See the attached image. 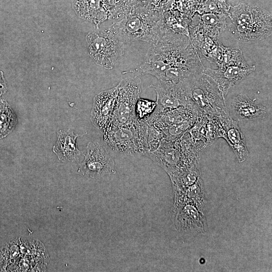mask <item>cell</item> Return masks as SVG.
Returning <instances> with one entry per match:
<instances>
[{"mask_svg":"<svg viewBox=\"0 0 272 272\" xmlns=\"http://www.w3.org/2000/svg\"><path fill=\"white\" fill-rule=\"evenodd\" d=\"M162 168L168 174L180 169L200 168L184 154L178 140L169 142L162 140L155 150L145 154Z\"/></svg>","mask_w":272,"mask_h":272,"instance_id":"9c48e42d","label":"cell"},{"mask_svg":"<svg viewBox=\"0 0 272 272\" xmlns=\"http://www.w3.org/2000/svg\"><path fill=\"white\" fill-rule=\"evenodd\" d=\"M175 222L178 228L184 231L195 230L202 232L205 229L203 214L194 206L184 203L176 206Z\"/></svg>","mask_w":272,"mask_h":272,"instance_id":"2e32d148","label":"cell"},{"mask_svg":"<svg viewBox=\"0 0 272 272\" xmlns=\"http://www.w3.org/2000/svg\"><path fill=\"white\" fill-rule=\"evenodd\" d=\"M215 63L218 66L217 69L205 67L203 73L215 81L225 97L231 88L255 70V65L246 63L241 49L225 47L221 43Z\"/></svg>","mask_w":272,"mask_h":272,"instance_id":"5b68a950","label":"cell"},{"mask_svg":"<svg viewBox=\"0 0 272 272\" xmlns=\"http://www.w3.org/2000/svg\"><path fill=\"white\" fill-rule=\"evenodd\" d=\"M189 100L198 114L210 117H219L229 112L225 97L217 83L202 73L184 87Z\"/></svg>","mask_w":272,"mask_h":272,"instance_id":"8992f818","label":"cell"},{"mask_svg":"<svg viewBox=\"0 0 272 272\" xmlns=\"http://www.w3.org/2000/svg\"><path fill=\"white\" fill-rule=\"evenodd\" d=\"M109 29L124 43L142 41L152 44L163 35L166 27L162 13L140 5Z\"/></svg>","mask_w":272,"mask_h":272,"instance_id":"7a4b0ae2","label":"cell"},{"mask_svg":"<svg viewBox=\"0 0 272 272\" xmlns=\"http://www.w3.org/2000/svg\"><path fill=\"white\" fill-rule=\"evenodd\" d=\"M117 91V86L99 93L94 98L90 119L102 133L110 126Z\"/></svg>","mask_w":272,"mask_h":272,"instance_id":"7c38bea8","label":"cell"},{"mask_svg":"<svg viewBox=\"0 0 272 272\" xmlns=\"http://www.w3.org/2000/svg\"><path fill=\"white\" fill-rule=\"evenodd\" d=\"M202 65L190 38L175 33L166 28L163 35L150 44L143 63L123 73L150 75L160 80L165 73L172 68Z\"/></svg>","mask_w":272,"mask_h":272,"instance_id":"6da1fadb","label":"cell"},{"mask_svg":"<svg viewBox=\"0 0 272 272\" xmlns=\"http://www.w3.org/2000/svg\"><path fill=\"white\" fill-rule=\"evenodd\" d=\"M156 106V102L140 98L135 108L137 120L139 121H147L154 112Z\"/></svg>","mask_w":272,"mask_h":272,"instance_id":"44dd1931","label":"cell"},{"mask_svg":"<svg viewBox=\"0 0 272 272\" xmlns=\"http://www.w3.org/2000/svg\"><path fill=\"white\" fill-rule=\"evenodd\" d=\"M86 40L91 56L106 69H113L124 53V43L109 29L91 32Z\"/></svg>","mask_w":272,"mask_h":272,"instance_id":"ba28073f","label":"cell"},{"mask_svg":"<svg viewBox=\"0 0 272 272\" xmlns=\"http://www.w3.org/2000/svg\"><path fill=\"white\" fill-rule=\"evenodd\" d=\"M231 105L235 114L241 119H262L266 114L265 107L244 94H239L235 97Z\"/></svg>","mask_w":272,"mask_h":272,"instance_id":"e0dca14e","label":"cell"},{"mask_svg":"<svg viewBox=\"0 0 272 272\" xmlns=\"http://www.w3.org/2000/svg\"><path fill=\"white\" fill-rule=\"evenodd\" d=\"M72 5L79 17L97 26L109 19L104 0H72Z\"/></svg>","mask_w":272,"mask_h":272,"instance_id":"5bb4252c","label":"cell"},{"mask_svg":"<svg viewBox=\"0 0 272 272\" xmlns=\"http://www.w3.org/2000/svg\"><path fill=\"white\" fill-rule=\"evenodd\" d=\"M232 7L230 0H200L197 12L228 15Z\"/></svg>","mask_w":272,"mask_h":272,"instance_id":"ffe728a7","label":"cell"},{"mask_svg":"<svg viewBox=\"0 0 272 272\" xmlns=\"http://www.w3.org/2000/svg\"><path fill=\"white\" fill-rule=\"evenodd\" d=\"M141 85V80L137 76L124 78L117 85L111 122L107 130L114 127L131 124L138 121L135 108L140 98Z\"/></svg>","mask_w":272,"mask_h":272,"instance_id":"52a82bcc","label":"cell"},{"mask_svg":"<svg viewBox=\"0 0 272 272\" xmlns=\"http://www.w3.org/2000/svg\"><path fill=\"white\" fill-rule=\"evenodd\" d=\"M224 129L223 138L226 140L240 163L244 162L248 158L249 152L245 137L238 123L234 120L229 112L217 117Z\"/></svg>","mask_w":272,"mask_h":272,"instance_id":"4fadbf2b","label":"cell"},{"mask_svg":"<svg viewBox=\"0 0 272 272\" xmlns=\"http://www.w3.org/2000/svg\"><path fill=\"white\" fill-rule=\"evenodd\" d=\"M17 119L11 106L5 100H0V140L15 128Z\"/></svg>","mask_w":272,"mask_h":272,"instance_id":"d6986e66","label":"cell"},{"mask_svg":"<svg viewBox=\"0 0 272 272\" xmlns=\"http://www.w3.org/2000/svg\"><path fill=\"white\" fill-rule=\"evenodd\" d=\"M109 12V19L117 21L135 7L142 5L141 0H104Z\"/></svg>","mask_w":272,"mask_h":272,"instance_id":"ac0fdd59","label":"cell"},{"mask_svg":"<svg viewBox=\"0 0 272 272\" xmlns=\"http://www.w3.org/2000/svg\"><path fill=\"white\" fill-rule=\"evenodd\" d=\"M72 130H60L57 133V141L53 151L61 161L78 162L83 153L78 149L77 139L81 136Z\"/></svg>","mask_w":272,"mask_h":272,"instance_id":"9a60e30c","label":"cell"},{"mask_svg":"<svg viewBox=\"0 0 272 272\" xmlns=\"http://www.w3.org/2000/svg\"><path fill=\"white\" fill-rule=\"evenodd\" d=\"M228 20L226 29L237 41L250 43L271 34V14L258 6L248 3L232 6Z\"/></svg>","mask_w":272,"mask_h":272,"instance_id":"277c9868","label":"cell"},{"mask_svg":"<svg viewBox=\"0 0 272 272\" xmlns=\"http://www.w3.org/2000/svg\"><path fill=\"white\" fill-rule=\"evenodd\" d=\"M104 142L116 153L135 156L145 155L159 146L161 140L160 131L147 121L111 128L102 133Z\"/></svg>","mask_w":272,"mask_h":272,"instance_id":"3957f363","label":"cell"},{"mask_svg":"<svg viewBox=\"0 0 272 272\" xmlns=\"http://www.w3.org/2000/svg\"><path fill=\"white\" fill-rule=\"evenodd\" d=\"M157 94V106L154 112L186 106L192 103L181 84L158 81L150 86Z\"/></svg>","mask_w":272,"mask_h":272,"instance_id":"8fae6325","label":"cell"},{"mask_svg":"<svg viewBox=\"0 0 272 272\" xmlns=\"http://www.w3.org/2000/svg\"><path fill=\"white\" fill-rule=\"evenodd\" d=\"M78 172L82 176L95 178L114 174L116 171L114 160L106 148L98 142H89Z\"/></svg>","mask_w":272,"mask_h":272,"instance_id":"30bf717a","label":"cell"}]
</instances>
